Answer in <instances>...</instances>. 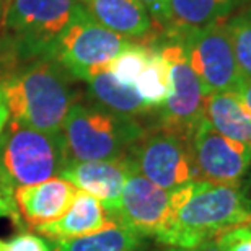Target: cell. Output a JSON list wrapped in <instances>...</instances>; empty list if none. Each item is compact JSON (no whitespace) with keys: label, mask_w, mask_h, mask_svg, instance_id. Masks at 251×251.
Listing matches in <instances>:
<instances>
[{"label":"cell","mask_w":251,"mask_h":251,"mask_svg":"<svg viewBox=\"0 0 251 251\" xmlns=\"http://www.w3.org/2000/svg\"><path fill=\"white\" fill-rule=\"evenodd\" d=\"M130 170L132 163L127 157L121 160L69 162L61 176L77 189L97 198L109 214L118 207Z\"/></svg>","instance_id":"12"},{"label":"cell","mask_w":251,"mask_h":251,"mask_svg":"<svg viewBox=\"0 0 251 251\" xmlns=\"http://www.w3.org/2000/svg\"><path fill=\"white\" fill-rule=\"evenodd\" d=\"M222 251H251V227H237L215 238Z\"/></svg>","instance_id":"24"},{"label":"cell","mask_w":251,"mask_h":251,"mask_svg":"<svg viewBox=\"0 0 251 251\" xmlns=\"http://www.w3.org/2000/svg\"><path fill=\"white\" fill-rule=\"evenodd\" d=\"M204 93H235L242 80L227 22L193 29L178 38Z\"/></svg>","instance_id":"8"},{"label":"cell","mask_w":251,"mask_h":251,"mask_svg":"<svg viewBox=\"0 0 251 251\" xmlns=\"http://www.w3.org/2000/svg\"><path fill=\"white\" fill-rule=\"evenodd\" d=\"M158 49L170 69V90L168 95L157 108L158 126L181 135L184 140H191V135L205 118L204 93L198 75L188 62L183 44L178 39L165 38L162 43L152 44Z\"/></svg>","instance_id":"6"},{"label":"cell","mask_w":251,"mask_h":251,"mask_svg":"<svg viewBox=\"0 0 251 251\" xmlns=\"http://www.w3.org/2000/svg\"><path fill=\"white\" fill-rule=\"evenodd\" d=\"M127 158L142 176L167 191L198 181L189 142L160 126L145 130L130 147Z\"/></svg>","instance_id":"9"},{"label":"cell","mask_w":251,"mask_h":251,"mask_svg":"<svg viewBox=\"0 0 251 251\" xmlns=\"http://www.w3.org/2000/svg\"><path fill=\"white\" fill-rule=\"evenodd\" d=\"M251 0H170V25L163 38L178 39L184 33L222 23Z\"/></svg>","instance_id":"16"},{"label":"cell","mask_w":251,"mask_h":251,"mask_svg":"<svg viewBox=\"0 0 251 251\" xmlns=\"http://www.w3.org/2000/svg\"><path fill=\"white\" fill-rule=\"evenodd\" d=\"M173 219L157 237L170 248H193L237 227H251V202L235 184L193 181L173 191Z\"/></svg>","instance_id":"1"},{"label":"cell","mask_w":251,"mask_h":251,"mask_svg":"<svg viewBox=\"0 0 251 251\" xmlns=\"http://www.w3.org/2000/svg\"><path fill=\"white\" fill-rule=\"evenodd\" d=\"M173 212V191L153 184L132 165L118 207L109 212V217L139 237L157 238L172 222Z\"/></svg>","instance_id":"10"},{"label":"cell","mask_w":251,"mask_h":251,"mask_svg":"<svg viewBox=\"0 0 251 251\" xmlns=\"http://www.w3.org/2000/svg\"><path fill=\"white\" fill-rule=\"evenodd\" d=\"M0 251H7V242H2V240H0Z\"/></svg>","instance_id":"32"},{"label":"cell","mask_w":251,"mask_h":251,"mask_svg":"<svg viewBox=\"0 0 251 251\" xmlns=\"http://www.w3.org/2000/svg\"><path fill=\"white\" fill-rule=\"evenodd\" d=\"M69 72L54 59H36L0 82L13 121L44 132H62L74 92Z\"/></svg>","instance_id":"2"},{"label":"cell","mask_w":251,"mask_h":251,"mask_svg":"<svg viewBox=\"0 0 251 251\" xmlns=\"http://www.w3.org/2000/svg\"><path fill=\"white\" fill-rule=\"evenodd\" d=\"M8 108H7V101H5V97L2 93V90H0V132H2V129L5 127V124L8 121Z\"/></svg>","instance_id":"29"},{"label":"cell","mask_w":251,"mask_h":251,"mask_svg":"<svg viewBox=\"0 0 251 251\" xmlns=\"http://www.w3.org/2000/svg\"><path fill=\"white\" fill-rule=\"evenodd\" d=\"M129 251H155V250H150L149 247H145L144 243H140L139 247H135V248H132V250H129Z\"/></svg>","instance_id":"30"},{"label":"cell","mask_w":251,"mask_h":251,"mask_svg":"<svg viewBox=\"0 0 251 251\" xmlns=\"http://www.w3.org/2000/svg\"><path fill=\"white\" fill-rule=\"evenodd\" d=\"M5 3H7V0H0V18H2V13H3V8H5Z\"/></svg>","instance_id":"31"},{"label":"cell","mask_w":251,"mask_h":251,"mask_svg":"<svg viewBox=\"0 0 251 251\" xmlns=\"http://www.w3.org/2000/svg\"><path fill=\"white\" fill-rule=\"evenodd\" d=\"M150 52L152 48L145 46L140 43H132L130 46L121 52L114 61L109 64V70L116 77L119 82L134 85L135 80L139 78V75L142 74V70L147 65L150 59Z\"/></svg>","instance_id":"22"},{"label":"cell","mask_w":251,"mask_h":251,"mask_svg":"<svg viewBox=\"0 0 251 251\" xmlns=\"http://www.w3.org/2000/svg\"><path fill=\"white\" fill-rule=\"evenodd\" d=\"M235 56L243 77L251 78V5L227 20Z\"/></svg>","instance_id":"21"},{"label":"cell","mask_w":251,"mask_h":251,"mask_svg":"<svg viewBox=\"0 0 251 251\" xmlns=\"http://www.w3.org/2000/svg\"><path fill=\"white\" fill-rule=\"evenodd\" d=\"M83 10L98 25L126 39H142L152 46L157 41L153 22L137 0H78Z\"/></svg>","instance_id":"14"},{"label":"cell","mask_w":251,"mask_h":251,"mask_svg":"<svg viewBox=\"0 0 251 251\" xmlns=\"http://www.w3.org/2000/svg\"><path fill=\"white\" fill-rule=\"evenodd\" d=\"M137 2L147 10L152 18L158 41L160 38L165 36L170 25V0H137Z\"/></svg>","instance_id":"23"},{"label":"cell","mask_w":251,"mask_h":251,"mask_svg":"<svg viewBox=\"0 0 251 251\" xmlns=\"http://www.w3.org/2000/svg\"><path fill=\"white\" fill-rule=\"evenodd\" d=\"M2 217H10L15 220V224H20V215L15 205L13 193H10L8 189H5L0 184V219Z\"/></svg>","instance_id":"26"},{"label":"cell","mask_w":251,"mask_h":251,"mask_svg":"<svg viewBox=\"0 0 251 251\" xmlns=\"http://www.w3.org/2000/svg\"><path fill=\"white\" fill-rule=\"evenodd\" d=\"M67 163L62 132H44L13 119L0 132V184L10 193L61 176Z\"/></svg>","instance_id":"3"},{"label":"cell","mask_w":251,"mask_h":251,"mask_svg":"<svg viewBox=\"0 0 251 251\" xmlns=\"http://www.w3.org/2000/svg\"><path fill=\"white\" fill-rule=\"evenodd\" d=\"M205 119L215 130L251 147V113L233 93H212L205 101Z\"/></svg>","instance_id":"18"},{"label":"cell","mask_w":251,"mask_h":251,"mask_svg":"<svg viewBox=\"0 0 251 251\" xmlns=\"http://www.w3.org/2000/svg\"><path fill=\"white\" fill-rule=\"evenodd\" d=\"M233 95L242 101L245 109H247L248 113H251V78L250 77H242L237 92Z\"/></svg>","instance_id":"27"},{"label":"cell","mask_w":251,"mask_h":251,"mask_svg":"<svg viewBox=\"0 0 251 251\" xmlns=\"http://www.w3.org/2000/svg\"><path fill=\"white\" fill-rule=\"evenodd\" d=\"M189 147L198 170V181L235 184L251 165L250 145L220 134L205 118L191 135Z\"/></svg>","instance_id":"11"},{"label":"cell","mask_w":251,"mask_h":251,"mask_svg":"<svg viewBox=\"0 0 251 251\" xmlns=\"http://www.w3.org/2000/svg\"><path fill=\"white\" fill-rule=\"evenodd\" d=\"M140 243H144V238L132 230L111 224L100 232L56 242L54 251H129Z\"/></svg>","instance_id":"19"},{"label":"cell","mask_w":251,"mask_h":251,"mask_svg":"<svg viewBox=\"0 0 251 251\" xmlns=\"http://www.w3.org/2000/svg\"><path fill=\"white\" fill-rule=\"evenodd\" d=\"M144 132L135 118L75 103L62 126L69 162L126 158Z\"/></svg>","instance_id":"4"},{"label":"cell","mask_w":251,"mask_h":251,"mask_svg":"<svg viewBox=\"0 0 251 251\" xmlns=\"http://www.w3.org/2000/svg\"><path fill=\"white\" fill-rule=\"evenodd\" d=\"M77 8L78 0H7L0 25L12 39L15 56L54 59L59 38Z\"/></svg>","instance_id":"5"},{"label":"cell","mask_w":251,"mask_h":251,"mask_svg":"<svg viewBox=\"0 0 251 251\" xmlns=\"http://www.w3.org/2000/svg\"><path fill=\"white\" fill-rule=\"evenodd\" d=\"M129 39L98 25L82 5L72 22L59 38L54 61H57L75 78L87 80L90 75L106 70L119 54L130 46Z\"/></svg>","instance_id":"7"},{"label":"cell","mask_w":251,"mask_h":251,"mask_svg":"<svg viewBox=\"0 0 251 251\" xmlns=\"http://www.w3.org/2000/svg\"><path fill=\"white\" fill-rule=\"evenodd\" d=\"M51 245L41 237L23 232L7 242V251H52Z\"/></svg>","instance_id":"25"},{"label":"cell","mask_w":251,"mask_h":251,"mask_svg":"<svg viewBox=\"0 0 251 251\" xmlns=\"http://www.w3.org/2000/svg\"><path fill=\"white\" fill-rule=\"evenodd\" d=\"M78 189L62 176L13 191L18 215L31 227L51 224L67 212Z\"/></svg>","instance_id":"13"},{"label":"cell","mask_w":251,"mask_h":251,"mask_svg":"<svg viewBox=\"0 0 251 251\" xmlns=\"http://www.w3.org/2000/svg\"><path fill=\"white\" fill-rule=\"evenodd\" d=\"M85 82L88 85V95L98 108L129 118L152 111V108L140 98L134 85L119 82L109 69L90 75Z\"/></svg>","instance_id":"17"},{"label":"cell","mask_w":251,"mask_h":251,"mask_svg":"<svg viewBox=\"0 0 251 251\" xmlns=\"http://www.w3.org/2000/svg\"><path fill=\"white\" fill-rule=\"evenodd\" d=\"M168 251H222V250L219 248L215 240H207V242L196 245L193 248H170Z\"/></svg>","instance_id":"28"},{"label":"cell","mask_w":251,"mask_h":251,"mask_svg":"<svg viewBox=\"0 0 251 251\" xmlns=\"http://www.w3.org/2000/svg\"><path fill=\"white\" fill-rule=\"evenodd\" d=\"M114 224L109 217L106 207L92 194L80 191L75 196L72 205L67 209L62 217L51 224L36 227V230L44 237L54 242L78 238L109 227Z\"/></svg>","instance_id":"15"},{"label":"cell","mask_w":251,"mask_h":251,"mask_svg":"<svg viewBox=\"0 0 251 251\" xmlns=\"http://www.w3.org/2000/svg\"><path fill=\"white\" fill-rule=\"evenodd\" d=\"M150 52V59L142 74L135 80L134 87L139 92L140 98L149 104L152 109L162 106L170 90V69L167 61L155 46Z\"/></svg>","instance_id":"20"},{"label":"cell","mask_w":251,"mask_h":251,"mask_svg":"<svg viewBox=\"0 0 251 251\" xmlns=\"http://www.w3.org/2000/svg\"><path fill=\"white\" fill-rule=\"evenodd\" d=\"M52 251H54V250H52Z\"/></svg>","instance_id":"33"}]
</instances>
